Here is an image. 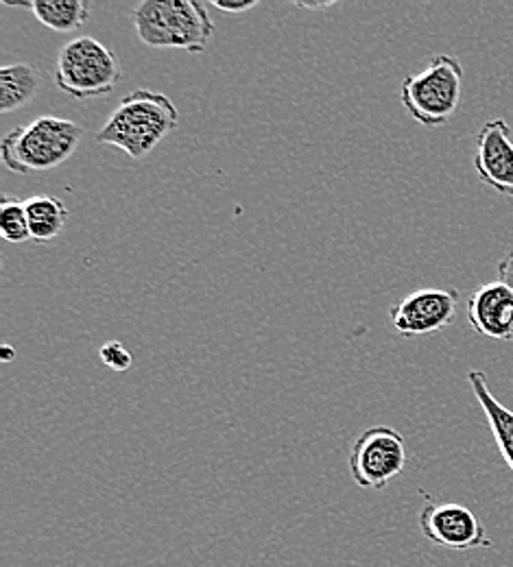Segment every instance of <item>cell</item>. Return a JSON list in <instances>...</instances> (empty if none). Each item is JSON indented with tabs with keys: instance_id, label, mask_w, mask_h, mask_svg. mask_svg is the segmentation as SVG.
Returning a JSON list of instances; mask_svg holds the SVG:
<instances>
[{
	"instance_id": "obj_10",
	"label": "cell",
	"mask_w": 513,
	"mask_h": 567,
	"mask_svg": "<svg viewBox=\"0 0 513 567\" xmlns=\"http://www.w3.org/2000/svg\"><path fill=\"white\" fill-rule=\"evenodd\" d=\"M468 321L488 339L513 341L512 288L499 280L474 290L468 299Z\"/></svg>"
},
{
	"instance_id": "obj_6",
	"label": "cell",
	"mask_w": 513,
	"mask_h": 567,
	"mask_svg": "<svg viewBox=\"0 0 513 567\" xmlns=\"http://www.w3.org/2000/svg\"><path fill=\"white\" fill-rule=\"evenodd\" d=\"M348 467L359 489H384L407 467L404 436L389 425L367 427L352 445Z\"/></svg>"
},
{
	"instance_id": "obj_14",
	"label": "cell",
	"mask_w": 513,
	"mask_h": 567,
	"mask_svg": "<svg viewBox=\"0 0 513 567\" xmlns=\"http://www.w3.org/2000/svg\"><path fill=\"white\" fill-rule=\"evenodd\" d=\"M31 11L55 33H73L90 20V9L81 0H33Z\"/></svg>"
},
{
	"instance_id": "obj_12",
	"label": "cell",
	"mask_w": 513,
	"mask_h": 567,
	"mask_svg": "<svg viewBox=\"0 0 513 567\" xmlns=\"http://www.w3.org/2000/svg\"><path fill=\"white\" fill-rule=\"evenodd\" d=\"M42 87V74L33 64H9L0 69V112L11 114L27 107Z\"/></svg>"
},
{
	"instance_id": "obj_18",
	"label": "cell",
	"mask_w": 513,
	"mask_h": 567,
	"mask_svg": "<svg viewBox=\"0 0 513 567\" xmlns=\"http://www.w3.org/2000/svg\"><path fill=\"white\" fill-rule=\"evenodd\" d=\"M499 280L513 290V249L499 262Z\"/></svg>"
},
{
	"instance_id": "obj_9",
	"label": "cell",
	"mask_w": 513,
	"mask_h": 567,
	"mask_svg": "<svg viewBox=\"0 0 513 567\" xmlns=\"http://www.w3.org/2000/svg\"><path fill=\"white\" fill-rule=\"evenodd\" d=\"M474 168L485 186L513 197V141L507 121L494 118L481 127L476 136Z\"/></svg>"
},
{
	"instance_id": "obj_13",
	"label": "cell",
	"mask_w": 513,
	"mask_h": 567,
	"mask_svg": "<svg viewBox=\"0 0 513 567\" xmlns=\"http://www.w3.org/2000/svg\"><path fill=\"white\" fill-rule=\"evenodd\" d=\"M24 210L29 216V229H31V238L35 243H51L55 240L69 218V208L62 199L58 197H47V195H38L24 202Z\"/></svg>"
},
{
	"instance_id": "obj_1",
	"label": "cell",
	"mask_w": 513,
	"mask_h": 567,
	"mask_svg": "<svg viewBox=\"0 0 513 567\" xmlns=\"http://www.w3.org/2000/svg\"><path fill=\"white\" fill-rule=\"evenodd\" d=\"M179 125L177 105L162 92L138 87L123 96L94 141L112 144L132 159H145L148 153Z\"/></svg>"
},
{
	"instance_id": "obj_2",
	"label": "cell",
	"mask_w": 513,
	"mask_h": 567,
	"mask_svg": "<svg viewBox=\"0 0 513 567\" xmlns=\"http://www.w3.org/2000/svg\"><path fill=\"white\" fill-rule=\"evenodd\" d=\"M132 20L148 49H182L202 55L215 35L208 4L197 0H143L134 7Z\"/></svg>"
},
{
	"instance_id": "obj_7",
	"label": "cell",
	"mask_w": 513,
	"mask_h": 567,
	"mask_svg": "<svg viewBox=\"0 0 513 567\" xmlns=\"http://www.w3.org/2000/svg\"><path fill=\"white\" fill-rule=\"evenodd\" d=\"M420 530L433 544L445 550H479L490 548L492 539L488 537L481 519L463 504L441 502L427 504L420 511Z\"/></svg>"
},
{
	"instance_id": "obj_5",
	"label": "cell",
	"mask_w": 513,
	"mask_h": 567,
	"mask_svg": "<svg viewBox=\"0 0 513 567\" xmlns=\"http://www.w3.org/2000/svg\"><path fill=\"white\" fill-rule=\"evenodd\" d=\"M121 76L119 58L90 35L74 38L58 53L55 83L76 101L112 94Z\"/></svg>"
},
{
	"instance_id": "obj_8",
	"label": "cell",
	"mask_w": 513,
	"mask_h": 567,
	"mask_svg": "<svg viewBox=\"0 0 513 567\" xmlns=\"http://www.w3.org/2000/svg\"><path fill=\"white\" fill-rule=\"evenodd\" d=\"M459 292L452 288H422L402 297L389 312L393 330L404 339L435 334L456 315Z\"/></svg>"
},
{
	"instance_id": "obj_3",
	"label": "cell",
	"mask_w": 513,
	"mask_h": 567,
	"mask_svg": "<svg viewBox=\"0 0 513 567\" xmlns=\"http://www.w3.org/2000/svg\"><path fill=\"white\" fill-rule=\"evenodd\" d=\"M83 130L60 116H40L24 127L11 130L0 142L4 168L18 175L47 173L69 162L79 148Z\"/></svg>"
},
{
	"instance_id": "obj_19",
	"label": "cell",
	"mask_w": 513,
	"mask_h": 567,
	"mask_svg": "<svg viewBox=\"0 0 513 567\" xmlns=\"http://www.w3.org/2000/svg\"><path fill=\"white\" fill-rule=\"evenodd\" d=\"M297 7H301V9H310V11H319V9H328V7H332L335 2H312V4H308V2H295Z\"/></svg>"
},
{
	"instance_id": "obj_15",
	"label": "cell",
	"mask_w": 513,
	"mask_h": 567,
	"mask_svg": "<svg viewBox=\"0 0 513 567\" xmlns=\"http://www.w3.org/2000/svg\"><path fill=\"white\" fill-rule=\"evenodd\" d=\"M0 236L11 245H22L31 238L24 202L9 199V197L2 199V204H0Z\"/></svg>"
},
{
	"instance_id": "obj_16",
	"label": "cell",
	"mask_w": 513,
	"mask_h": 567,
	"mask_svg": "<svg viewBox=\"0 0 513 567\" xmlns=\"http://www.w3.org/2000/svg\"><path fill=\"white\" fill-rule=\"evenodd\" d=\"M99 358H101V362H103L105 367H110L112 371H119V373L130 371V369H132V362H134L130 350H125V346L119 343V341H107V343L99 350Z\"/></svg>"
},
{
	"instance_id": "obj_11",
	"label": "cell",
	"mask_w": 513,
	"mask_h": 567,
	"mask_svg": "<svg viewBox=\"0 0 513 567\" xmlns=\"http://www.w3.org/2000/svg\"><path fill=\"white\" fill-rule=\"evenodd\" d=\"M468 382L472 386V393L476 398V402L481 404L485 417H488V424L492 427V434H494V441L505 458V463L510 465V470L513 472V411H510L507 406H503L494 393L490 391V384H488V378L483 371H470L468 373Z\"/></svg>"
},
{
	"instance_id": "obj_17",
	"label": "cell",
	"mask_w": 513,
	"mask_h": 567,
	"mask_svg": "<svg viewBox=\"0 0 513 567\" xmlns=\"http://www.w3.org/2000/svg\"><path fill=\"white\" fill-rule=\"evenodd\" d=\"M215 9H219L223 13H245V11H252V9H256L258 7V2L254 0V2H236V4H232V2H217V0H213L211 2Z\"/></svg>"
},
{
	"instance_id": "obj_4",
	"label": "cell",
	"mask_w": 513,
	"mask_h": 567,
	"mask_svg": "<svg viewBox=\"0 0 513 567\" xmlns=\"http://www.w3.org/2000/svg\"><path fill=\"white\" fill-rule=\"evenodd\" d=\"M463 66L452 55H435L427 69L400 83V101L411 118L429 130L450 123L461 103Z\"/></svg>"
}]
</instances>
